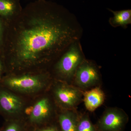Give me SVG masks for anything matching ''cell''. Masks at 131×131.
I'll return each instance as SVG.
<instances>
[{
	"label": "cell",
	"mask_w": 131,
	"mask_h": 131,
	"mask_svg": "<svg viewBox=\"0 0 131 131\" xmlns=\"http://www.w3.org/2000/svg\"><path fill=\"white\" fill-rule=\"evenodd\" d=\"M74 16L56 3L38 0L8 25L2 59L6 74L47 70L80 37Z\"/></svg>",
	"instance_id": "1"
},
{
	"label": "cell",
	"mask_w": 131,
	"mask_h": 131,
	"mask_svg": "<svg viewBox=\"0 0 131 131\" xmlns=\"http://www.w3.org/2000/svg\"><path fill=\"white\" fill-rule=\"evenodd\" d=\"M48 70L7 74L0 85L9 90L24 93H34L44 89L50 80Z\"/></svg>",
	"instance_id": "2"
},
{
	"label": "cell",
	"mask_w": 131,
	"mask_h": 131,
	"mask_svg": "<svg viewBox=\"0 0 131 131\" xmlns=\"http://www.w3.org/2000/svg\"><path fill=\"white\" fill-rule=\"evenodd\" d=\"M83 56L78 40L73 42L59 57L55 64L54 70L56 74L63 79L71 78L84 60Z\"/></svg>",
	"instance_id": "3"
},
{
	"label": "cell",
	"mask_w": 131,
	"mask_h": 131,
	"mask_svg": "<svg viewBox=\"0 0 131 131\" xmlns=\"http://www.w3.org/2000/svg\"><path fill=\"white\" fill-rule=\"evenodd\" d=\"M24 109L23 100L0 85V115L5 120L22 119Z\"/></svg>",
	"instance_id": "4"
},
{
	"label": "cell",
	"mask_w": 131,
	"mask_h": 131,
	"mask_svg": "<svg viewBox=\"0 0 131 131\" xmlns=\"http://www.w3.org/2000/svg\"><path fill=\"white\" fill-rule=\"evenodd\" d=\"M52 106L49 98L44 97L34 105L31 114L26 120L30 131L36 127L53 123Z\"/></svg>",
	"instance_id": "5"
},
{
	"label": "cell",
	"mask_w": 131,
	"mask_h": 131,
	"mask_svg": "<svg viewBox=\"0 0 131 131\" xmlns=\"http://www.w3.org/2000/svg\"><path fill=\"white\" fill-rule=\"evenodd\" d=\"M128 119L123 111L110 108L104 113L95 126L98 131H123Z\"/></svg>",
	"instance_id": "6"
},
{
	"label": "cell",
	"mask_w": 131,
	"mask_h": 131,
	"mask_svg": "<svg viewBox=\"0 0 131 131\" xmlns=\"http://www.w3.org/2000/svg\"><path fill=\"white\" fill-rule=\"evenodd\" d=\"M54 95L58 103L68 110L76 106L80 102L82 96L80 90L63 82L57 84L54 89Z\"/></svg>",
	"instance_id": "7"
},
{
	"label": "cell",
	"mask_w": 131,
	"mask_h": 131,
	"mask_svg": "<svg viewBox=\"0 0 131 131\" xmlns=\"http://www.w3.org/2000/svg\"><path fill=\"white\" fill-rule=\"evenodd\" d=\"M75 75L76 83L82 88L93 86L100 79L96 67L89 61L84 60L77 68Z\"/></svg>",
	"instance_id": "8"
},
{
	"label": "cell",
	"mask_w": 131,
	"mask_h": 131,
	"mask_svg": "<svg viewBox=\"0 0 131 131\" xmlns=\"http://www.w3.org/2000/svg\"><path fill=\"white\" fill-rule=\"evenodd\" d=\"M22 9L20 0H0V17L7 25L20 15Z\"/></svg>",
	"instance_id": "9"
},
{
	"label": "cell",
	"mask_w": 131,
	"mask_h": 131,
	"mask_svg": "<svg viewBox=\"0 0 131 131\" xmlns=\"http://www.w3.org/2000/svg\"><path fill=\"white\" fill-rule=\"evenodd\" d=\"M104 93L100 88H94L84 93V102L86 108L93 112L101 105L105 100Z\"/></svg>",
	"instance_id": "10"
},
{
	"label": "cell",
	"mask_w": 131,
	"mask_h": 131,
	"mask_svg": "<svg viewBox=\"0 0 131 131\" xmlns=\"http://www.w3.org/2000/svg\"><path fill=\"white\" fill-rule=\"evenodd\" d=\"M79 117L74 112H63L58 118L59 126L61 131H77Z\"/></svg>",
	"instance_id": "11"
},
{
	"label": "cell",
	"mask_w": 131,
	"mask_h": 131,
	"mask_svg": "<svg viewBox=\"0 0 131 131\" xmlns=\"http://www.w3.org/2000/svg\"><path fill=\"white\" fill-rule=\"evenodd\" d=\"M108 10L113 14V16L110 18L109 23L114 27L121 26L124 27L131 23V9H127L120 11H114L108 8Z\"/></svg>",
	"instance_id": "12"
},
{
	"label": "cell",
	"mask_w": 131,
	"mask_h": 131,
	"mask_svg": "<svg viewBox=\"0 0 131 131\" xmlns=\"http://www.w3.org/2000/svg\"><path fill=\"white\" fill-rule=\"evenodd\" d=\"M0 131H30L25 121L22 119L5 120Z\"/></svg>",
	"instance_id": "13"
},
{
	"label": "cell",
	"mask_w": 131,
	"mask_h": 131,
	"mask_svg": "<svg viewBox=\"0 0 131 131\" xmlns=\"http://www.w3.org/2000/svg\"><path fill=\"white\" fill-rule=\"evenodd\" d=\"M77 131H98L96 126L94 125L89 117L84 115L79 117Z\"/></svg>",
	"instance_id": "14"
},
{
	"label": "cell",
	"mask_w": 131,
	"mask_h": 131,
	"mask_svg": "<svg viewBox=\"0 0 131 131\" xmlns=\"http://www.w3.org/2000/svg\"><path fill=\"white\" fill-rule=\"evenodd\" d=\"M7 27V25L0 17V56L2 58Z\"/></svg>",
	"instance_id": "15"
},
{
	"label": "cell",
	"mask_w": 131,
	"mask_h": 131,
	"mask_svg": "<svg viewBox=\"0 0 131 131\" xmlns=\"http://www.w3.org/2000/svg\"><path fill=\"white\" fill-rule=\"evenodd\" d=\"M30 131H61L59 127L54 123H51L43 126L36 127L32 129Z\"/></svg>",
	"instance_id": "16"
},
{
	"label": "cell",
	"mask_w": 131,
	"mask_h": 131,
	"mask_svg": "<svg viewBox=\"0 0 131 131\" xmlns=\"http://www.w3.org/2000/svg\"><path fill=\"white\" fill-rule=\"evenodd\" d=\"M5 73V69L4 62L2 58L0 56V81L3 77V74Z\"/></svg>",
	"instance_id": "17"
},
{
	"label": "cell",
	"mask_w": 131,
	"mask_h": 131,
	"mask_svg": "<svg viewBox=\"0 0 131 131\" xmlns=\"http://www.w3.org/2000/svg\"><path fill=\"white\" fill-rule=\"evenodd\" d=\"M33 108L34 106H30L28 107H27L25 109V111H24V114L26 116V117H27L26 118V119L32 113V112L33 109Z\"/></svg>",
	"instance_id": "18"
}]
</instances>
